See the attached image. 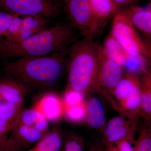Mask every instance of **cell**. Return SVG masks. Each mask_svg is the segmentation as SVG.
Masks as SVG:
<instances>
[{"instance_id":"6da1fadb","label":"cell","mask_w":151,"mask_h":151,"mask_svg":"<svg viewBox=\"0 0 151 151\" xmlns=\"http://www.w3.org/2000/svg\"><path fill=\"white\" fill-rule=\"evenodd\" d=\"M67 54L68 51L19 58L7 63L4 71L27 91L46 89L61 78L67 63Z\"/></svg>"},{"instance_id":"7a4b0ae2","label":"cell","mask_w":151,"mask_h":151,"mask_svg":"<svg viewBox=\"0 0 151 151\" xmlns=\"http://www.w3.org/2000/svg\"><path fill=\"white\" fill-rule=\"evenodd\" d=\"M71 25L57 24L22 40L0 39V58L16 59L27 56H42L67 52L78 40Z\"/></svg>"},{"instance_id":"3957f363","label":"cell","mask_w":151,"mask_h":151,"mask_svg":"<svg viewBox=\"0 0 151 151\" xmlns=\"http://www.w3.org/2000/svg\"><path fill=\"white\" fill-rule=\"evenodd\" d=\"M100 45L90 37L72 44L68 50V89L84 93L96 87Z\"/></svg>"},{"instance_id":"277c9868","label":"cell","mask_w":151,"mask_h":151,"mask_svg":"<svg viewBox=\"0 0 151 151\" xmlns=\"http://www.w3.org/2000/svg\"><path fill=\"white\" fill-rule=\"evenodd\" d=\"M111 33L129 53L151 58L150 47L140 36L123 10L118 9L114 16Z\"/></svg>"},{"instance_id":"5b68a950","label":"cell","mask_w":151,"mask_h":151,"mask_svg":"<svg viewBox=\"0 0 151 151\" xmlns=\"http://www.w3.org/2000/svg\"><path fill=\"white\" fill-rule=\"evenodd\" d=\"M0 10L21 17H55L59 12L52 0H0Z\"/></svg>"},{"instance_id":"8992f818","label":"cell","mask_w":151,"mask_h":151,"mask_svg":"<svg viewBox=\"0 0 151 151\" xmlns=\"http://www.w3.org/2000/svg\"><path fill=\"white\" fill-rule=\"evenodd\" d=\"M70 25L84 37L93 39V16L88 0H63Z\"/></svg>"},{"instance_id":"52a82bcc","label":"cell","mask_w":151,"mask_h":151,"mask_svg":"<svg viewBox=\"0 0 151 151\" xmlns=\"http://www.w3.org/2000/svg\"><path fill=\"white\" fill-rule=\"evenodd\" d=\"M124 69L106 55L100 45L96 87L113 93L124 75Z\"/></svg>"},{"instance_id":"ba28073f","label":"cell","mask_w":151,"mask_h":151,"mask_svg":"<svg viewBox=\"0 0 151 151\" xmlns=\"http://www.w3.org/2000/svg\"><path fill=\"white\" fill-rule=\"evenodd\" d=\"M7 138L5 151H23L36 144L45 134L25 125L16 124Z\"/></svg>"},{"instance_id":"9c48e42d","label":"cell","mask_w":151,"mask_h":151,"mask_svg":"<svg viewBox=\"0 0 151 151\" xmlns=\"http://www.w3.org/2000/svg\"><path fill=\"white\" fill-rule=\"evenodd\" d=\"M93 16V36L99 33L105 24L114 17L119 7L112 0H88Z\"/></svg>"},{"instance_id":"30bf717a","label":"cell","mask_w":151,"mask_h":151,"mask_svg":"<svg viewBox=\"0 0 151 151\" xmlns=\"http://www.w3.org/2000/svg\"><path fill=\"white\" fill-rule=\"evenodd\" d=\"M136 29L150 39L151 36V3L145 7L129 5L123 10Z\"/></svg>"},{"instance_id":"8fae6325","label":"cell","mask_w":151,"mask_h":151,"mask_svg":"<svg viewBox=\"0 0 151 151\" xmlns=\"http://www.w3.org/2000/svg\"><path fill=\"white\" fill-rule=\"evenodd\" d=\"M33 108L39 111L48 122L56 121L61 117L64 111L63 102L57 95L52 92L43 95Z\"/></svg>"},{"instance_id":"7c38bea8","label":"cell","mask_w":151,"mask_h":151,"mask_svg":"<svg viewBox=\"0 0 151 151\" xmlns=\"http://www.w3.org/2000/svg\"><path fill=\"white\" fill-rule=\"evenodd\" d=\"M22 106L6 102L0 105V137H7L16 124Z\"/></svg>"},{"instance_id":"4fadbf2b","label":"cell","mask_w":151,"mask_h":151,"mask_svg":"<svg viewBox=\"0 0 151 151\" xmlns=\"http://www.w3.org/2000/svg\"><path fill=\"white\" fill-rule=\"evenodd\" d=\"M27 92L22 84L10 77L0 80V97L4 102L22 105Z\"/></svg>"},{"instance_id":"5bb4252c","label":"cell","mask_w":151,"mask_h":151,"mask_svg":"<svg viewBox=\"0 0 151 151\" xmlns=\"http://www.w3.org/2000/svg\"><path fill=\"white\" fill-rule=\"evenodd\" d=\"M22 17L20 33L17 40L14 41L25 39L48 28L49 22L47 18L40 15Z\"/></svg>"},{"instance_id":"9a60e30c","label":"cell","mask_w":151,"mask_h":151,"mask_svg":"<svg viewBox=\"0 0 151 151\" xmlns=\"http://www.w3.org/2000/svg\"><path fill=\"white\" fill-rule=\"evenodd\" d=\"M86 122L93 129H101L105 122V108L101 100L96 97L90 98L86 104Z\"/></svg>"},{"instance_id":"2e32d148","label":"cell","mask_w":151,"mask_h":151,"mask_svg":"<svg viewBox=\"0 0 151 151\" xmlns=\"http://www.w3.org/2000/svg\"><path fill=\"white\" fill-rule=\"evenodd\" d=\"M16 124L32 127L44 134L48 132V121L34 108L22 110Z\"/></svg>"},{"instance_id":"e0dca14e","label":"cell","mask_w":151,"mask_h":151,"mask_svg":"<svg viewBox=\"0 0 151 151\" xmlns=\"http://www.w3.org/2000/svg\"><path fill=\"white\" fill-rule=\"evenodd\" d=\"M140 87L139 76L127 73L114 89L113 94L121 103Z\"/></svg>"},{"instance_id":"ac0fdd59","label":"cell","mask_w":151,"mask_h":151,"mask_svg":"<svg viewBox=\"0 0 151 151\" xmlns=\"http://www.w3.org/2000/svg\"><path fill=\"white\" fill-rule=\"evenodd\" d=\"M102 47L106 55L124 70L127 62V51L111 33L106 37Z\"/></svg>"},{"instance_id":"d6986e66","label":"cell","mask_w":151,"mask_h":151,"mask_svg":"<svg viewBox=\"0 0 151 151\" xmlns=\"http://www.w3.org/2000/svg\"><path fill=\"white\" fill-rule=\"evenodd\" d=\"M150 59L142 55L132 54L127 51V62L124 70L127 73L139 76L149 73Z\"/></svg>"},{"instance_id":"ffe728a7","label":"cell","mask_w":151,"mask_h":151,"mask_svg":"<svg viewBox=\"0 0 151 151\" xmlns=\"http://www.w3.org/2000/svg\"><path fill=\"white\" fill-rule=\"evenodd\" d=\"M62 144L61 136L54 130L47 132L33 148L34 151H59Z\"/></svg>"},{"instance_id":"44dd1931","label":"cell","mask_w":151,"mask_h":151,"mask_svg":"<svg viewBox=\"0 0 151 151\" xmlns=\"http://www.w3.org/2000/svg\"><path fill=\"white\" fill-rule=\"evenodd\" d=\"M150 72L144 75L141 82V110L146 117L150 118L151 114V80Z\"/></svg>"},{"instance_id":"7402d4cb","label":"cell","mask_w":151,"mask_h":151,"mask_svg":"<svg viewBox=\"0 0 151 151\" xmlns=\"http://www.w3.org/2000/svg\"><path fill=\"white\" fill-rule=\"evenodd\" d=\"M121 105L124 111L131 113L140 112L141 110V87L121 103Z\"/></svg>"},{"instance_id":"603a6c76","label":"cell","mask_w":151,"mask_h":151,"mask_svg":"<svg viewBox=\"0 0 151 151\" xmlns=\"http://www.w3.org/2000/svg\"><path fill=\"white\" fill-rule=\"evenodd\" d=\"M66 118L69 121L73 122H78L83 121L86 118V105L81 103L64 109Z\"/></svg>"},{"instance_id":"cb8c5ba5","label":"cell","mask_w":151,"mask_h":151,"mask_svg":"<svg viewBox=\"0 0 151 151\" xmlns=\"http://www.w3.org/2000/svg\"><path fill=\"white\" fill-rule=\"evenodd\" d=\"M83 93L73 89H68L65 92L63 100L64 109L79 105L83 103Z\"/></svg>"},{"instance_id":"d4e9b609","label":"cell","mask_w":151,"mask_h":151,"mask_svg":"<svg viewBox=\"0 0 151 151\" xmlns=\"http://www.w3.org/2000/svg\"><path fill=\"white\" fill-rule=\"evenodd\" d=\"M22 25V17L16 15L11 23L7 32L3 38L9 41H16L18 38Z\"/></svg>"},{"instance_id":"484cf974","label":"cell","mask_w":151,"mask_h":151,"mask_svg":"<svg viewBox=\"0 0 151 151\" xmlns=\"http://www.w3.org/2000/svg\"><path fill=\"white\" fill-rule=\"evenodd\" d=\"M134 151H151V134L149 130H143L136 144Z\"/></svg>"},{"instance_id":"4316f807","label":"cell","mask_w":151,"mask_h":151,"mask_svg":"<svg viewBox=\"0 0 151 151\" xmlns=\"http://www.w3.org/2000/svg\"><path fill=\"white\" fill-rule=\"evenodd\" d=\"M127 124L128 123L123 116L113 117L109 121L105 127L104 131L105 137Z\"/></svg>"},{"instance_id":"83f0119b","label":"cell","mask_w":151,"mask_h":151,"mask_svg":"<svg viewBox=\"0 0 151 151\" xmlns=\"http://www.w3.org/2000/svg\"><path fill=\"white\" fill-rule=\"evenodd\" d=\"M16 16L0 10V39L4 37Z\"/></svg>"},{"instance_id":"f1b7e54d","label":"cell","mask_w":151,"mask_h":151,"mask_svg":"<svg viewBox=\"0 0 151 151\" xmlns=\"http://www.w3.org/2000/svg\"><path fill=\"white\" fill-rule=\"evenodd\" d=\"M115 144L116 146H111L108 151H134L132 144L127 139Z\"/></svg>"},{"instance_id":"f546056e","label":"cell","mask_w":151,"mask_h":151,"mask_svg":"<svg viewBox=\"0 0 151 151\" xmlns=\"http://www.w3.org/2000/svg\"><path fill=\"white\" fill-rule=\"evenodd\" d=\"M63 151H84L82 146L77 139L70 138L65 143Z\"/></svg>"},{"instance_id":"4dcf8cb0","label":"cell","mask_w":151,"mask_h":151,"mask_svg":"<svg viewBox=\"0 0 151 151\" xmlns=\"http://www.w3.org/2000/svg\"><path fill=\"white\" fill-rule=\"evenodd\" d=\"M118 7L131 5L136 0H112Z\"/></svg>"},{"instance_id":"1f68e13d","label":"cell","mask_w":151,"mask_h":151,"mask_svg":"<svg viewBox=\"0 0 151 151\" xmlns=\"http://www.w3.org/2000/svg\"><path fill=\"white\" fill-rule=\"evenodd\" d=\"M7 137H0V145H4Z\"/></svg>"},{"instance_id":"d6a6232c","label":"cell","mask_w":151,"mask_h":151,"mask_svg":"<svg viewBox=\"0 0 151 151\" xmlns=\"http://www.w3.org/2000/svg\"><path fill=\"white\" fill-rule=\"evenodd\" d=\"M4 145H0V151H5L4 149Z\"/></svg>"},{"instance_id":"836d02e7","label":"cell","mask_w":151,"mask_h":151,"mask_svg":"<svg viewBox=\"0 0 151 151\" xmlns=\"http://www.w3.org/2000/svg\"><path fill=\"white\" fill-rule=\"evenodd\" d=\"M3 101H4V100H3L2 98H1V97H0V105H1V104L2 103H3Z\"/></svg>"},{"instance_id":"e575fe53","label":"cell","mask_w":151,"mask_h":151,"mask_svg":"<svg viewBox=\"0 0 151 151\" xmlns=\"http://www.w3.org/2000/svg\"><path fill=\"white\" fill-rule=\"evenodd\" d=\"M27 151H34L33 150L32 148L30 149V150H28Z\"/></svg>"}]
</instances>
